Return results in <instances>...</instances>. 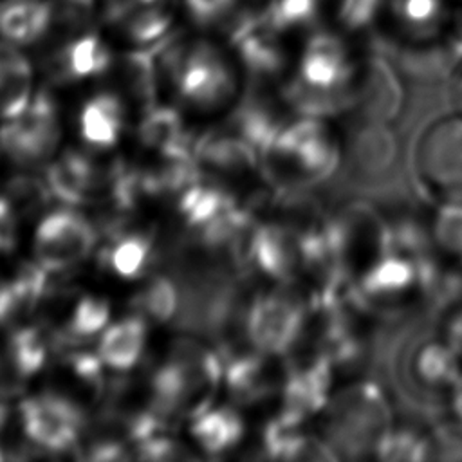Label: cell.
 Instances as JSON below:
<instances>
[{"mask_svg":"<svg viewBox=\"0 0 462 462\" xmlns=\"http://www.w3.org/2000/svg\"><path fill=\"white\" fill-rule=\"evenodd\" d=\"M159 81L195 110L226 106L238 87V63L229 43L218 36L177 29L153 51Z\"/></svg>","mask_w":462,"mask_h":462,"instance_id":"6da1fadb","label":"cell"},{"mask_svg":"<svg viewBox=\"0 0 462 462\" xmlns=\"http://www.w3.org/2000/svg\"><path fill=\"white\" fill-rule=\"evenodd\" d=\"M152 377L150 410L162 420L193 419L213 399L224 374V363L199 341L180 339Z\"/></svg>","mask_w":462,"mask_h":462,"instance_id":"7a4b0ae2","label":"cell"},{"mask_svg":"<svg viewBox=\"0 0 462 462\" xmlns=\"http://www.w3.org/2000/svg\"><path fill=\"white\" fill-rule=\"evenodd\" d=\"M392 426V411L381 388L359 383L341 390L327 404L321 442L334 457H375Z\"/></svg>","mask_w":462,"mask_h":462,"instance_id":"3957f363","label":"cell"},{"mask_svg":"<svg viewBox=\"0 0 462 462\" xmlns=\"http://www.w3.org/2000/svg\"><path fill=\"white\" fill-rule=\"evenodd\" d=\"M96 9L112 43L128 51H155L182 20L180 0H97Z\"/></svg>","mask_w":462,"mask_h":462,"instance_id":"277c9868","label":"cell"},{"mask_svg":"<svg viewBox=\"0 0 462 462\" xmlns=\"http://www.w3.org/2000/svg\"><path fill=\"white\" fill-rule=\"evenodd\" d=\"M415 173L439 204L462 202V114L433 121L419 137Z\"/></svg>","mask_w":462,"mask_h":462,"instance_id":"5b68a950","label":"cell"},{"mask_svg":"<svg viewBox=\"0 0 462 462\" xmlns=\"http://www.w3.org/2000/svg\"><path fill=\"white\" fill-rule=\"evenodd\" d=\"M60 143L54 97L47 88L34 92L27 108L0 128V150L16 164L34 168L49 161Z\"/></svg>","mask_w":462,"mask_h":462,"instance_id":"8992f818","label":"cell"},{"mask_svg":"<svg viewBox=\"0 0 462 462\" xmlns=\"http://www.w3.org/2000/svg\"><path fill=\"white\" fill-rule=\"evenodd\" d=\"M18 417L27 440L45 451L70 449L87 431L85 410L58 392L23 399L18 406Z\"/></svg>","mask_w":462,"mask_h":462,"instance_id":"52a82bcc","label":"cell"},{"mask_svg":"<svg viewBox=\"0 0 462 462\" xmlns=\"http://www.w3.org/2000/svg\"><path fill=\"white\" fill-rule=\"evenodd\" d=\"M97 244L94 224L70 206L47 213L34 231L36 263L61 273L83 262Z\"/></svg>","mask_w":462,"mask_h":462,"instance_id":"ba28073f","label":"cell"},{"mask_svg":"<svg viewBox=\"0 0 462 462\" xmlns=\"http://www.w3.org/2000/svg\"><path fill=\"white\" fill-rule=\"evenodd\" d=\"M303 305L285 289L254 298L244 318V332L254 352L280 356L292 348L303 328Z\"/></svg>","mask_w":462,"mask_h":462,"instance_id":"9c48e42d","label":"cell"},{"mask_svg":"<svg viewBox=\"0 0 462 462\" xmlns=\"http://www.w3.org/2000/svg\"><path fill=\"white\" fill-rule=\"evenodd\" d=\"M282 36L283 31L265 16L253 22L227 42L249 85L263 87L282 74L287 61Z\"/></svg>","mask_w":462,"mask_h":462,"instance_id":"30bf717a","label":"cell"},{"mask_svg":"<svg viewBox=\"0 0 462 462\" xmlns=\"http://www.w3.org/2000/svg\"><path fill=\"white\" fill-rule=\"evenodd\" d=\"M271 0H180L188 27L229 42L242 29L267 16Z\"/></svg>","mask_w":462,"mask_h":462,"instance_id":"8fae6325","label":"cell"},{"mask_svg":"<svg viewBox=\"0 0 462 462\" xmlns=\"http://www.w3.org/2000/svg\"><path fill=\"white\" fill-rule=\"evenodd\" d=\"M305 242L289 227L263 224L254 229L251 260L258 269L280 282H291L301 263H305Z\"/></svg>","mask_w":462,"mask_h":462,"instance_id":"7c38bea8","label":"cell"},{"mask_svg":"<svg viewBox=\"0 0 462 462\" xmlns=\"http://www.w3.org/2000/svg\"><path fill=\"white\" fill-rule=\"evenodd\" d=\"M462 374V359L439 339H424L408 357V379L419 392L448 395Z\"/></svg>","mask_w":462,"mask_h":462,"instance_id":"4fadbf2b","label":"cell"},{"mask_svg":"<svg viewBox=\"0 0 462 462\" xmlns=\"http://www.w3.org/2000/svg\"><path fill=\"white\" fill-rule=\"evenodd\" d=\"M54 0H0V40L20 49L38 47L54 22Z\"/></svg>","mask_w":462,"mask_h":462,"instance_id":"5bb4252c","label":"cell"},{"mask_svg":"<svg viewBox=\"0 0 462 462\" xmlns=\"http://www.w3.org/2000/svg\"><path fill=\"white\" fill-rule=\"evenodd\" d=\"M34 67L23 49L0 40V119L22 114L31 103Z\"/></svg>","mask_w":462,"mask_h":462,"instance_id":"9a60e30c","label":"cell"},{"mask_svg":"<svg viewBox=\"0 0 462 462\" xmlns=\"http://www.w3.org/2000/svg\"><path fill=\"white\" fill-rule=\"evenodd\" d=\"M346 153L352 168L359 175L377 177L393 166L397 157V141L386 123L361 121Z\"/></svg>","mask_w":462,"mask_h":462,"instance_id":"2e32d148","label":"cell"},{"mask_svg":"<svg viewBox=\"0 0 462 462\" xmlns=\"http://www.w3.org/2000/svg\"><path fill=\"white\" fill-rule=\"evenodd\" d=\"M395 78L383 63H372L366 76L361 78V87L356 90L354 108L357 121L390 123L401 108V96Z\"/></svg>","mask_w":462,"mask_h":462,"instance_id":"e0dca14e","label":"cell"},{"mask_svg":"<svg viewBox=\"0 0 462 462\" xmlns=\"http://www.w3.org/2000/svg\"><path fill=\"white\" fill-rule=\"evenodd\" d=\"M47 278L49 271L34 263L0 285V327H16L36 310L49 289Z\"/></svg>","mask_w":462,"mask_h":462,"instance_id":"ac0fdd59","label":"cell"},{"mask_svg":"<svg viewBox=\"0 0 462 462\" xmlns=\"http://www.w3.org/2000/svg\"><path fill=\"white\" fill-rule=\"evenodd\" d=\"M125 125V103L112 90L88 97L79 112V134L96 148H110L119 141Z\"/></svg>","mask_w":462,"mask_h":462,"instance_id":"d6986e66","label":"cell"},{"mask_svg":"<svg viewBox=\"0 0 462 462\" xmlns=\"http://www.w3.org/2000/svg\"><path fill=\"white\" fill-rule=\"evenodd\" d=\"M143 318H123L101 332L96 352L105 366L126 372L139 363L146 345V321Z\"/></svg>","mask_w":462,"mask_h":462,"instance_id":"ffe728a7","label":"cell"},{"mask_svg":"<svg viewBox=\"0 0 462 462\" xmlns=\"http://www.w3.org/2000/svg\"><path fill=\"white\" fill-rule=\"evenodd\" d=\"M265 354L231 357L224 368V379L231 397L240 404H253L265 399L274 388V375L263 359Z\"/></svg>","mask_w":462,"mask_h":462,"instance_id":"44dd1931","label":"cell"},{"mask_svg":"<svg viewBox=\"0 0 462 462\" xmlns=\"http://www.w3.org/2000/svg\"><path fill=\"white\" fill-rule=\"evenodd\" d=\"M191 437L209 455L235 448L245 431L242 417L229 406L206 408L191 419Z\"/></svg>","mask_w":462,"mask_h":462,"instance_id":"7402d4cb","label":"cell"},{"mask_svg":"<svg viewBox=\"0 0 462 462\" xmlns=\"http://www.w3.org/2000/svg\"><path fill=\"white\" fill-rule=\"evenodd\" d=\"M139 137L144 146L155 150L159 155L189 153L193 148L184 132L182 117L170 106L153 105L144 110V117L139 125Z\"/></svg>","mask_w":462,"mask_h":462,"instance_id":"603a6c76","label":"cell"},{"mask_svg":"<svg viewBox=\"0 0 462 462\" xmlns=\"http://www.w3.org/2000/svg\"><path fill=\"white\" fill-rule=\"evenodd\" d=\"M180 298L182 291L179 280L168 274H157L137 294L135 307L144 318L168 323L177 319L180 310Z\"/></svg>","mask_w":462,"mask_h":462,"instance_id":"cb8c5ba5","label":"cell"},{"mask_svg":"<svg viewBox=\"0 0 462 462\" xmlns=\"http://www.w3.org/2000/svg\"><path fill=\"white\" fill-rule=\"evenodd\" d=\"M153 256V242L143 233H123L106 251V263L125 280L141 276Z\"/></svg>","mask_w":462,"mask_h":462,"instance_id":"d4e9b609","label":"cell"},{"mask_svg":"<svg viewBox=\"0 0 462 462\" xmlns=\"http://www.w3.org/2000/svg\"><path fill=\"white\" fill-rule=\"evenodd\" d=\"M110 307L106 300L97 296H83L72 309L63 336L72 341H85L108 327Z\"/></svg>","mask_w":462,"mask_h":462,"instance_id":"484cf974","label":"cell"},{"mask_svg":"<svg viewBox=\"0 0 462 462\" xmlns=\"http://www.w3.org/2000/svg\"><path fill=\"white\" fill-rule=\"evenodd\" d=\"M431 240L449 260L462 262V202H444L431 218Z\"/></svg>","mask_w":462,"mask_h":462,"instance_id":"4316f807","label":"cell"},{"mask_svg":"<svg viewBox=\"0 0 462 462\" xmlns=\"http://www.w3.org/2000/svg\"><path fill=\"white\" fill-rule=\"evenodd\" d=\"M375 457L379 458H428L431 457V440L413 430L393 428L383 439Z\"/></svg>","mask_w":462,"mask_h":462,"instance_id":"83f0119b","label":"cell"},{"mask_svg":"<svg viewBox=\"0 0 462 462\" xmlns=\"http://www.w3.org/2000/svg\"><path fill=\"white\" fill-rule=\"evenodd\" d=\"M440 337L462 359V303L449 310L442 321Z\"/></svg>","mask_w":462,"mask_h":462,"instance_id":"f1b7e54d","label":"cell"},{"mask_svg":"<svg viewBox=\"0 0 462 462\" xmlns=\"http://www.w3.org/2000/svg\"><path fill=\"white\" fill-rule=\"evenodd\" d=\"M448 401H449V415L453 420H457L458 424H462V374L457 379V383L453 384L451 392L448 393Z\"/></svg>","mask_w":462,"mask_h":462,"instance_id":"f546056e","label":"cell"},{"mask_svg":"<svg viewBox=\"0 0 462 462\" xmlns=\"http://www.w3.org/2000/svg\"><path fill=\"white\" fill-rule=\"evenodd\" d=\"M451 99L455 105V110L462 114V70L457 72L453 87H451Z\"/></svg>","mask_w":462,"mask_h":462,"instance_id":"4dcf8cb0","label":"cell"},{"mask_svg":"<svg viewBox=\"0 0 462 462\" xmlns=\"http://www.w3.org/2000/svg\"><path fill=\"white\" fill-rule=\"evenodd\" d=\"M7 244H9V238H7V235L4 233V229H2V226H0V251H2Z\"/></svg>","mask_w":462,"mask_h":462,"instance_id":"1f68e13d","label":"cell"},{"mask_svg":"<svg viewBox=\"0 0 462 462\" xmlns=\"http://www.w3.org/2000/svg\"><path fill=\"white\" fill-rule=\"evenodd\" d=\"M87 2H97V0H87Z\"/></svg>","mask_w":462,"mask_h":462,"instance_id":"d6a6232c","label":"cell"}]
</instances>
